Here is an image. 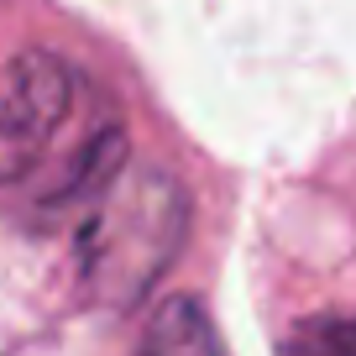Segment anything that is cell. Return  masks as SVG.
<instances>
[{
    "instance_id": "cell-1",
    "label": "cell",
    "mask_w": 356,
    "mask_h": 356,
    "mask_svg": "<svg viewBox=\"0 0 356 356\" xmlns=\"http://www.w3.org/2000/svg\"><path fill=\"white\" fill-rule=\"evenodd\" d=\"M189 236V194L173 173L147 163H126L79 225V273L84 289L111 309H131L147 299Z\"/></svg>"
},
{
    "instance_id": "cell-2",
    "label": "cell",
    "mask_w": 356,
    "mask_h": 356,
    "mask_svg": "<svg viewBox=\"0 0 356 356\" xmlns=\"http://www.w3.org/2000/svg\"><path fill=\"white\" fill-rule=\"evenodd\" d=\"M84 100V74L58 47H16L0 58V184L47 163Z\"/></svg>"
},
{
    "instance_id": "cell-3",
    "label": "cell",
    "mask_w": 356,
    "mask_h": 356,
    "mask_svg": "<svg viewBox=\"0 0 356 356\" xmlns=\"http://www.w3.org/2000/svg\"><path fill=\"white\" fill-rule=\"evenodd\" d=\"M136 356H225V346H220V335H215L210 314H204L189 293H178V299L157 304Z\"/></svg>"
},
{
    "instance_id": "cell-4",
    "label": "cell",
    "mask_w": 356,
    "mask_h": 356,
    "mask_svg": "<svg viewBox=\"0 0 356 356\" xmlns=\"http://www.w3.org/2000/svg\"><path fill=\"white\" fill-rule=\"evenodd\" d=\"M278 356H356V309L304 314L278 341Z\"/></svg>"
}]
</instances>
